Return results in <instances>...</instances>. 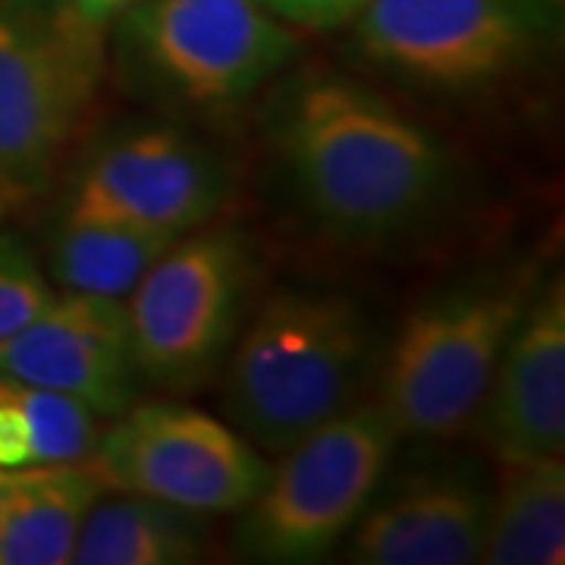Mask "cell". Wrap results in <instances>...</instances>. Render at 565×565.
I'll return each mask as SVG.
<instances>
[{
	"mask_svg": "<svg viewBox=\"0 0 565 565\" xmlns=\"http://www.w3.org/2000/svg\"><path fill=\"white\" fill-rule=\"evenodd\" d=\"M487 565L565 563V462L546 456L503 462L493 490L481 559Z\"/></svg>",
	"mask_w": 565,
	"mask_h": 565,
	"instance_id": "2e32d148",
	"label": "cell"
},
{
	"mask_svg": "<svg viewBox=\"0 0 565 565\" xmlns=\"http://www.w3.org/2000/svg\"><path fill=\"white\" fill-rule=\"evenodd\" d=\"M110 422L88 456L107 490L226 515L252 503L267 481L262 449L202 408L136 403Z\"/></svg>",
	"mask_w": 565,
	"mask_h": 565,
	"instance_id": "9c48e42d",
	"label": "cell"
},
{
	"mask_svg": "<svg viewBox=\"0 0 565 565\" xmlns=\"http://www.w3.org/2000/svg\"><path fill=\"white\" fill-rule=\"evenodd\" d=\"M374 323L352 296L280 289L245 318L223 362V412L264 452H282L359 405L377 377Z\"/></svg>",
	"mask_w": 565,
	"mask_h": 565,
	"instance_id": "7a4b0ae2",
	"label": "cell"
},
{
	"mask_svg": "<svg viewBox=\"0 0 565 565\" xmlns=\"http://www.w3.org/2000/svg\"><path fill=\"white\" fill-rule=\"evenodd\" d=\"M226 192L230 170L211 145L177 126H145L85 161L63 217L182 236L214 221Z\"/></svg>",
	"mask_w": 565,
	"mask_h": 565,
	"instance_id": "30bf717a",
	"label": "cell"
},
{
	"mask_svg": "<svg viewBox=\"0 0 565 565\" xmlns=\"http://www.w3.org/2000/svg\"><path fill=\"white\" fill-rule=\"evenodd\" d=\"M255 282V252L239 230H192L122 299L141 384L192 393L226 362Z\"/></svg>",
	"mask_w": 565,
	"mask_h": 565,
	"instance_id": "52a82bcc",
	"label": "cell"
},
{
	"mask_svg": "<svg viewBox=\"0 0 565 565\" xmlns=\"http://www.w3.org/2000/svg\"><path fill=\"white\" fill-rule=\"evenodd\" d=\"M107 493L95 462L17 468L0 512V565H66L92 505Z\"/></svg>",
	"mask_w": 565,
	"mask_h": 565,
	"instance_id": "5bb4252c",
	"label": "cell"
},
{
	"mask_svg": "<svg viewBox=\"0 0 565 565\" xmlns=\"http://www.w3.org/2000/svg\"><path fill=\"white\" fill-rule=\"evenodd\" d=\"M355 41L367 63L444 95L519 76L563 29L559 0H367Z\"/></svg>",
	"mask_w": 565,
	"mask_h": 565,
	"instance_id": "ba28073f",
	"label": "cell"
},
{
	"mask_svg": "<svg viewBox=\"0 0 565 565\" xmlns=\"http://www.w3.org/2000/svg\"><path fill=\"white\" fill-rule=\"evenodd\" d=\"M98 422L76 399L0 371V468L85 459L102 437Z\"/></svg>",
	"mask_w": 565,
	"mask_h": 565,
	"instance_id": "ac0fdd59",
	"label": "cell"
},
{
	"mask_svg": "<svg viewBox=\"0 0 565 565\" xmlns=\"http://www.w3.org/2000/svg\"><path fill=\"white\" fill-rule=\"evenodd\" d=\"M104 29L76 0H0V223L39 202L92 120Z\"/></svg>",
	"mask_w": 565,
	"mask_h": 565,
	"instance_id": "3957f363",
	"label": "cell"
},
{
	"mask_svg": "<svg viewBox=\"0 0 565 565\" xmlns=\"http://www.w3.org/2000/svg\"><path fill=\"white\" fill-rule=\"evenodd\" d=\"M299 54V32L262 0H139L114 25L122 82L192 117L252 102Z\"/></svg>",
	"mask_w": 565,
	"mask_h": 565,
	"instance_id": "5b68a950",
	"label": "cell"
},
{
	"mask_svg": "<svg viewBox=\"0 0 565 565\" xmlns=\"http://www.w3.org/2000/svg\"><path fill=\"white\" fill-rule=\"evenodd\" d=\"M270 141L305 214L345 245L418 233L459 182L456 158L427 126L337 73H305L282 88Z\"/></svg>",
	"mask_w": 565,
	"mask_h": 565,
	"instance_id": "6da1fadb",
	"label": "cell"
},
{
	"mask_svg": "<svg viewBox=\"0 0 565 565\" xmlns=\"http://www.w3.org/2000/svg\"><path fill=\"white\" fill-rule=\"evenodd\" d=\"M471 422L500 465L563 456L565 280L559 274L537 286Z\"/></svg>",
	"mask_w": 565,
	"mask_h": 565,
	"instance_id": "4fadbf2b",
	"label": "cell"
},
{
	"mask_svg": "<svg viewBox=\"0 0 565 565\" xmlns=\"http://www.w3.org/2000/svg\"><path fill=\"white\" fill-rule=\"evenodd\" d=\"M214 515L107 490L85 515L76 565H189L214 550Z\"/></svg>",
	"mask_w": 565,
	"mask_h": 565,
	"instance_id": "9a60e30c",
	"label": "cell"
},
{
	"mask_svg": "<svg viewBox=\"0 0 565 565\" xmlns=\"http://www.w3.org/2000/svg\"><path fill=\"white\" fill-rule=\"evenodd\" d=\"M51 296L54 286L32 252L17 236L0 233V340L20 330Z\"/></svg>",
	"mask_w": 565,
	"mask_h": 565,
	"instance_id": "d6986e66",
	"label": "cell"
},
{
	"mask_svg": "<svg viewBox=\"0 0 565 565\" xmlns=\"http://www.w3.org/2000/svg\"><path fill=\"white\" fill-rule=\"evenodd\" d=\"M13 475H17V468H0V512H3V503H7V493H10V484H13Z\"/></svg>",
	"mask_w": 565,
	"mask_h": 565,
	"instance_id": "7402d4cb",
	"label": "cell"
},
{
	"mask_svg": "<svg viewBox=\"0 0 565 565\" xmlns=\"http://www.w3.org/2000/svg\"><path fill=\"white\" fill-rule=\"evenodd\" d=\"M286 25L302 32H337L359 20L367 0H262Z\"/></svg>",
	"mask_w": 565,
	"mask_h": 565,
	"instance_id": "ffe728a7",
	"label": "cell"
},
{
	"mask_svg": "<svg viewBox=\"0 0 565 565\" xmlns=\"http://www.w3.org/2000/svg\"><path fill=\"white\" fill-rule=\"evenodd\" d=\"M132 3H139V0H76V7H79L82 13H85L88 20L102 22V25L117 20L122 10H129Z\"/></svg>",
	"mask_w": 565,
	"mask_h": 565,
	"instance_id": "44dd1931",
	"label": "cell"
},
{
	"mask_svg": "<svg viewBox=\"0 0 565 565\" xmlns=\"http://www.w3.org/2000/svg\"><path fill=\"white\" fill-rule=\"evenodd\" d=\"M180 236L132 230L120 223L63 217L47 255V277L61 292L126 299L145 270Z\"/></svg>",
	"mask_w": 565,
	"mask_h": 565,
	"instance_id": "e0dca14e",
	"label": "cell"
},
{
	"mask_svg": "<svg viewBox=\"0 0 565 565\" xmlns=\"http://www.w3.org/2000/svg\"><path fill=\"white\" fill-rule=\"evenodd\" d=\"M537 286V264H519L446 286L405 315L374 377L399 437L462 434Z\"/></svg>",
	"mask_w": 565,
	"mask_h": 565,
	"instance_id": "277c9868",
	"label": "cell"
},
{
	"mask_svg": "<svg viewBox=\"0 0 565 565\" xmlns=\"http://www.w3.org/2000/svg\"><path fill=\"white\" fill-rule=\"evenodd\" d=\"M493 490L471 462H437L381 481L345 553L362 565H468L481 559Z\"/></svg>",
	"mask_w": 565,
	"mask_h": 565,
	"instance_id": "7c38bea8",
	"label": "cell"
},
{
	"mask_svg": "<svg viewBox=\"0 0 565 565\" xmlns=\"http://www.w3.org/2000/svg\"><path fill=\"white\" fill-rule=\"evenodd\" d=\"M396 444V427L374 403L352 405L286 446L255 500L239 509V553L258 563L323 559L362 519Z\"/></svg>",
	"mask_w": 565,
	"mask_h": 565,
	"instance_id": "8992f818",
	"label": "cell"
},
{
	"mask_svg": "<svg viewBox=\"0 0 565 565\" xmlns=\"http://www.w3.org/2000/svg\"><path fill=\"white\" fill-rule=\"evenodd\" d=\"M0 371L76 399L98 418H117L141 393L126 302L54 289L41 311L0 340Z\"/></svg>",
	"mask_w": 565,
	"mask_h": 565,
	"instance_id": "8fae6325",
	"label": "cell"
}]
</instances>
